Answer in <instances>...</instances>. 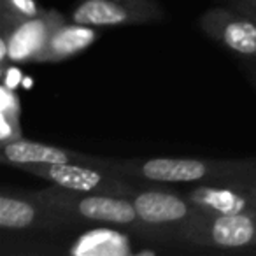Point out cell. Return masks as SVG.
Instances as JSON below:
<instances>
[{
	"instance_id": "obj_1",
	"label": "cell",
	"mask_w": 256,
	"mask_h": 256,
	"mask_svg": "<svg viewBox=\"0 0 256 256\" xmlns=\"http://www.w3.org/2000/svg\"><path fill=\"white\" fill-rule=\"evenodd\" d=\"M110 170L144 184H206L242 181L256 176V158H112Z\"/></svg>"
},
{
	"instance_id": "obj_2",
	"label": "cell",
	"mask_w": 256,
	"mask_h": 256,
	"mask_svg": "<svg viewBox=\"0 0 256 256\" xmlns=\"http://www.w3.org/2000/svg\"><path fill=\"white\" fill-rule=\"evenodd\" d=\"M34 193L53 210L74 223L76 228L106 224V226L130 228L142 235H150L148 228L137 216L136 206L130 196L74 192L53 184Z\"/></svg>"
},
{
	"instance_id": "obj_3",
	"label": "cell",
	"mask_w": 256,
	"mask_h": 256,
	"mask_svg": "<svg viewBox=\"0 0 256 256\" xmlns=\"http://www.w3.org/2000/svg\"><path fill=\"white\" fill-rule=\"evenodd\" d=\"M176 238L200 249L256 251V212H200L181 228Z\"/></svg>"
},
{
	"instance_id": "obj_4",
	"label": "cell",
	"mask_w": 256,
	"mask_h": 256,
	"mask_svg": "<svg viewBox=\"0 0 256 256\" xmlns=\"http://www.w3.org/2000/svg\"><path fill=\"white\" fill-rule=\"evenodd\" d=\"M18 170L42 179L58 188L100 195L132 196L144 182L110 168L82 164H25Z\"/></svg>"
},
{
	"instance_id": "obj_5",
	"label": "cell",
	"mask_w": 256,
	"mask_h": 256,
	"mask_svg": "<svg viewBox=\"0 0 256 256\" xmlns=\"http://www.w3.org/2000/svg\"><path fill=\"white\" fill-rule=\"evenodd\" d=\"M0 228L12 235H56L76 226L34 192L20 193L4 188L0 193Z\"/></svg>"
},
{
	"instance_id": "obj_6",
	"label": "cell",
	"mask_w": 256,
	"mask_h": 256,
	"mask_svg": "<svg viewBox=\"0 0 256 256\" xmlns=\"http://www.w3.org/2000/svg\"><path fill=\"white\" fill-rule=\"evenodd\" d=\"M153 186L142 184L130 196L136 206L137 216L148 228L150 235L170 234L178 237L181 228H184L202 210L186 195Z\"/></svg>"
},
{
	"instance_id": "obj_7",
	"label": "cell",
	"mask_w": 256,
	"mask_h": 256,
	"mask_svg": "<svg viewBox=\"0 0 256 256\" xmlns=\"http://www.w3.org/2000/svg\"><path fill=\"white\" fill-rule=\"evenodd\" d=\"M165 18L158 0H78L68 20L96 28L156 23Z\"/></svg>"
},
{
	"instance_id": "obj_8",
	"label": "cell",
	"mask_w": 256,
	"mask_h": 256,
	"mask_svg": "<svg viewBox=\"0 0 256 256\" xmlns=\"http://www.w3.org/2000/svg\"><path fill=\"white\" fill-rule=\"evenodd\" d=\"M198 26L232 54L256 62V20L249 14L234 6H216L200 16Z\"/></svg>"
},
{
	"instance_id": "obj_9",
	"label": "cell",
	"mask_w": 256,
	"mask_h": 256,
	"mask_svg": "<svg viewBox=\"0 0 256 256\" xmlns=\"http://www.w3.org/2000/svg\"><path fill=\"white\" fill-rule=\"evenodd\" d=\"M65 20L67 18L56 9H44L39 16L26 20L0 18V39L8 44L11 65L36 64L51 32Z\"/></svg>"
},
{
	"instance_id": "obj_10",
	"label": "cell",
	"mask_w": 256,
	"mask_h": 256,
	"mask_svg": "<svg viewBox=\"0 0 256 256\" xmlns=\"http://www.w3.org/2000/svg\"><path fill=\"white\" fill-rule=\"evenodd\" d=\"M110 160L112 158L79 153V151L67 150L56 144L39 142V140L26 139V137L9 140V142H0V162L14 168L25 164H82L110 168Z\"/></svg>"
},
{
	"instance_id": "obj_11",
	"label": "cell",
	"mask_w": 256,
	"mask_h": 256,
	"mask_svg": "<svg viewBox=\"0 0 256 256\" xmlns=\"http://www.w3.org/2000/svg\"><path fill=\"white\" fill-rule=\"evenodd\" d=\"M242 181H223V182H206L195 184L188 193L190 200L198 207L202 212L209 214H240L256 212L254 200Z\"/></svg>"
},
{
	"instance_id": "obj_12",
	"label": "cell",
	"mask_w": 256,
	"mask_h": 256,
	"mask_svg": "<svg viewBox=\"0 0 256 256\" xmlns=\"http://www.w3.org/2000/svg\"><path fill=\"white\" fill-rule=\"evenodd\" d=\"M102 36V28L82 25L70 20L62 22L51 32L46 46L37 56L36 64H62L90 50Z\"/></svg>"
},
{
	"instance_id": "obj_13",
	"label": "cell",
	"mask_w": 256,
	"mask_h": 256,
	"mask_svg": "<svg viewBox=\"0 0 256 256\" xmlns=\"http://www.w3.org/2000/svg\"><path fill=\"white\" fill-rule=\"evenodd\" d=\"M118 228L96 224L76 238L67 252L76 256H130L139 252L134 249L132 238Z\"/></svg>"
},
{
	"instance_id": "obj_14",
	"label": "cell",
	"mask_w": 256,
	"mask_h": 256,
	"mask_svg": "<svg viewBox=\"0 0 256 256\" xmlns=\"http://www.w3.org/2000/svg\"><path fill=\"white\" fill-rule=\"evenodd\" d=\"M22 104L20 96L9 84L0 86V142L22 139Z\"/></svg>"
},
{
	"instance_id": "obj_15",
	"label": "cell",
	"mask_w": 256,
	"mask_h": 256,
	"mask_svg": "<svg viewBox=\"0 0 256 256\" xmlns=\"http://www.w3.org/2000/svg\"><path fill=\"white\" fill-rule=\"evenodd\" d=\"M44 11L37 0H0V18L26 20L39 16Z\"/></svg>"
},
{
	"instance_id": "obj_16",
	"label": "cell",
	"mask_w": 256,
	"mask_h": 256,
	"mask_svg": "<svg viewBox=\"0 0 256 256\" xmlns=\"http://www.w3.org/2000/svg\"><path fill=\"white\" fill-rule=\"evenodd\" d=\"M226 2L256 20V0H226Z\"/></svg>"
},
{
	"instance_id": "obj_17",
	"label": "cell",
	"mask_w": 256,
	"mask_h": 256,
	"mask_svg": "<svg viewBox=\"0 0 256 256\" xmlns=\"http://www.w3.org/2000/svg\"><path fill=\"white\" fill-rule=\"evenodd\" d=\"M246 74H248V79L251 82V86L256 92V62H251V65L246 67Z\"/></svg>"
},
{
	"instance_id": "obj_18",
	"label": "cell",
	"mask_w": 256,
	"mask_h": 256,
	"mask_svg": "<svg viewBox=\"0 0 256 256\" xmlns=\"http://www.w3.org/2000/svg\"><path fill=\"white\" fill-rule=\"evenodd\" d=\"M246 188H248V192L251 193L252 200H254V206H256V176H254V178H251L248 182H246Z\"/></svg>"
}]
</instances>
